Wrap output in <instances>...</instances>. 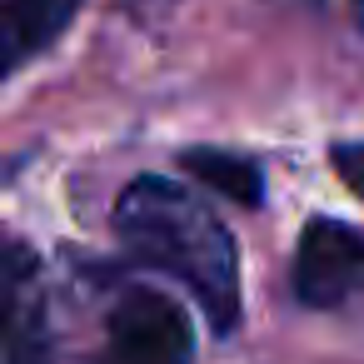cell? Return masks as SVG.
<instances>
[{
	"label": "cell",
	"mask_w": 364,
	"mask_h": 364,
	"mask_svg": "<svg viewBox=\"0 0 364 364\" xmlns=\"http://www.w3.org/2000/svg\"><path fill=\"white\" fill-rule=\"evenodd\" d=\"M115 230L140 264L180 279L220 334L240 319V255L230 230L165 175H140L115 200Z\"/></svg>",
	"instance_id": "obj_1"
},
{
	"label": "cell",
	"mask_w": 364,
	"mask_h": 364,
	"mask_svg": "<svg viewBox=\"0 0 364 364\" xmlns=\"http://www.w3.org/2000/svg\"><path fill=\"white\" fill-rule=\"evenodd\" d=\"M190 359H195V329L170 294L125 289L115 299L95 364H190Z\"/></svg>",
	"instance_id": "obj_2"
},
{
	"label": "cell",
	"mask_w": 364,
	"mask_h": 364,
	"mask_svg": "<svg viewBox=\"0 0 364 364\" xmlns=\"http://www.w3.org/2000/svg\"><path fill=\"white\" fill-rule=\"evenodd\" d=\"M364 289V235L344 220H309L294 250V294L309 309H334Z\"/></svg>",
	"instance_id": "obj_3"
},
{
	"label": "cell",
	"mask_w": 364,
	"mask_h": 364,
	"mask_svg": "<svg viewBox=\"0 0 364 364\" xmlns=\"http://www.w3.org/2000/svg\"><path fill=\"white\" fill-rule=\"evenodd\" d=\"M26 269H31L26 250L11 245L6 255V364H55L46 304L26 284Z\"/></svg>",
	"instance_id": "obj_4"
},
{
	"label": "cell",
	"mask_w": 364,
	"mask_h": 364,
	"mask_svg": "<svg viewBox=\"0 0 364 364\" xmlns=\"http://www.w3.org/2000/svg\"><path fill=\"white\" fill-rule=\"evenodd\" d=\"M85 0H6V65H26L65 36Z\"/></svg>",
	"instance_id": "obj_5"
},
{
	"label": "cell",
	"mask_w": 364,
	"mask_h": 364,
	"mask_svg": "<svg viewBox=\"0 0 364 364\" xmlns=\"http://www.w3.org/2000/svg\"><path fill=\"white\" fill-rule=\"evenodd\" d=\"M180 165L205 180L210 190L230 195L235 205H259L264 200V180H259V165L245 160V155H225V150H185Z\"/></svg>",
	"instance_id": "obj_6"
},
{
	"label": "cell",
	"mask_w": 364,
	"mask_h": 364,
	"mask_svg": "<svg viewBox=\"0 0 364 364\" xmlns=\"http://www.w3.org/2000/svg\"><path fill=\"white\" fill-rule=\"evenodd\" d=\"M334 170H339V180L364 200V145H334Z\"/></svg>",
	"instance_id": "obj_7"
},
{
	"label": "cell",
	"mask_w": 364,
	"mask_h": 364,
	"mask_svg": "<svg viewBox=\"0 0 364 364\" xmlns=\"http://www.w3.org/2000/svg\"><path fill=\"white\" fill-rule=\"evenodd\" d=\"M125 6L135 11V16H145V21H155V16H165L175 0H125Z\"/></svg>",
	"instance_id": "obj_8"
},
{
	"label": "cell",
	"mask_w": 364,
	"mask_h": 364,
	"mask_svg": "<svg viewBox=\"0 0 364 364\" xmlns=\"http://www.w3.org/2000/svg\"><path fill=\"white\" fill-rule=\"evenodd\" d=\"M354 16H359V26H364V0H354Z\"/></svg>",
	"instance_id": "obj_9"
}]
</instances>
